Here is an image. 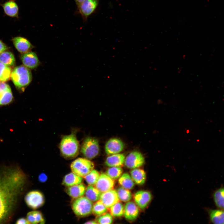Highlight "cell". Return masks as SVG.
Listing matches in <instances>:
<instances>
[{
    "instance_id": "1",
    "label": "cell",
    "mask_w": 224,
    "mask_h": 224,
    "mask_svg": "<svg viewBox=\"0 0 224 224\" xmlns=\"http://www.w3.org/2000/svg\"><path fill=\"white\" fill-rule=\"evenodd\" d=\"M26 180V175L18 167L0 169V223L10 219Z\"/></svg>"
},
{
    "instance_id": "2",
    "label": "cell",
    "mask_w": 224,
    "mask_h": 224,
    "mask_svg": "<svg viewBox=\"0 0 224 224\" xmlns=\"http://www.w3.org/2000/svg\"><path fill=\"white\" fill-rule=\"evenodd\" d=\"M77 130H72L71 134L63 136L61 141L59 148L63 156L67 159H73L79 154L80 145L76 134Z\"/></svg>"
},
{
    "instance_id": "3",
    "label": "cell",
    "mask_w": 224,
    "mask_h": 224,
    "mask_svg": "<svg viewBox=\"0 0 224 224\" xmlns=\"http://www.w3.org/2000/svg\"><path fill=\"white\" fill-rule=\"evenodd\" d=\"M11 77L15 86L19 89L27 86L32 78L30 70L22 65L15 68L12 72Z\"/></svg>"
},
{
    "instance_id": "4",
    "label": "cell",
    "mask_w": 224,
    "mask_h": 224,
    "mask_svg": "<svg viewBox=\"0 0 224 224\" xmlns=\"http://www.w3.org/2000/svg\"><path fill=\"white\" fill-rule=\"evenodd\" d=\"M93 203L85 196L74 198L71 204L72 210L75 214L80 217H84L92 212Z\"/></svg>"
},
{
    "instance_id": "5",
    "label": "cell",
    "mask_w": 224,
    "mask_h": 224,
    "mask_svg": "<svg viewBox=\"0 0 224 224\" xmlns=\"http://www.w3.org/2000/svg\"><path fill=\"white\" fill-rule=\"evenodd\" d=\"M94 167L93 162L86 158H78L71 164L70 168L72 172L84 178L92 170Z\"/></svg>"
},
{
    "instance_id": "6",
    "label": "cell",
    "mask_w": 224,
    "mask_h": 224,
    "mask_svg": "<svg viewBox=\"0 0 224 224\" xmlns=\"http://www.w3.org/2000/svg\"><path fill=\"white\" fill-rule=\"evenodd\" d=\"M99 151V142L97 139L90 137L85 138L82 144L81 152L86 158L89 160L94 158L98 155Z\"/></svg>"
},
{
    "instance_id": "7",
    "label": "cell",
    "mask_w": 224,
    "mask_h": 224,
    "mask_svg": "<svg viewBox=\"0 0 224 224\" xmlns=\"http://www.w3.org/2000/svg\"><path fill=\"white\" fill-rule=\"evenodd\" d=\"M99 3V0H85L77 5V12L82 16L84 22L95 10Z\"/></svg>"
},
{
    "instance_id": "8",
    "label": "cell",
    "mask_w": 224,
    "mask_h": 224,
    "mask_svg": "<svg viewBox=\"0 0 224 224\" xmlns=\"http://www.w3.org/2000/svg\"><path fill=\"white\" fill-rule=\"evenodd\" d=\"M25 201L29 207L35 209L42 206L44 200V195L41 192L34 190L30 191L26 194Z\"/></svg>"
},
{
    "instance_id": "9",
    "label": "cell",
    "mask_w": 224,
    "mask_h": 224,
    "mask_svg": "<svg viewBox=\"0 0 224 224\" xmlns=\"http://www.w3.org/2000/svg\"><path fill=\"white\" fill-rule=\"evenodd\" d=\"M145 161L143 155L137 151L132 152L125 158L124 164L129 169H133L142 166Z\"/></svg>"
},
{
    "instance_id": "10",
    "label": "cell",
    "mask_w": 224,
    "mask_h": 224,
    "mask_svg": "<svg viewBox=\"0 0 224 224\" xmlns=\"http://www.w3.org/2000/svg\"><path fill=\"white\" fill-rule=\"evenodd\" d=\"M124 145L120 139L113 138L110 139L105 144V151L107 155L119 153L123 150Z\"/></svg>"
},
{
    "instance_id": "11",
    "label": "cell",
    "mask_w": 224,
    "mask_h": 224,
    "mask_svg": "<svg viewBox=\"0 0 224 224\" xmlns=\"http://www.w3.org/2000/svg\"><path fill=\"white\" fill-rule=\"evenodd\" d=\"M114 184L113 179L106 174L102 173L100 175L95 187L101 193L106 192L113 189Z\"/></svg>"
},
{
    "instance_id": "12",
    "label": "cell",
    "mask_w": 224,
    "mask_h": 224,
    "mask_svg": "<svg viewBox=\"0 0 224 224\" xmlns=\"http://www.w3.org/2000/svg\"><path fill=\"white\" fill-rule=\"evenodd\" d=\"M151 193L148 191L141 190L134 194V199L136 205L141 209H145L152 199Z\"/></svg>"
},
{
    "instance_id": "13",
    "label": "cell",
    "mask_w": 224,
    "mask_h": 224,
    "mask_svg": "<svg viewBox=\"0 0 224 224\" xmlns=\"http://www.w3.org/2000/svg\"><path fill=\"white\" fill-rule=\"evenodd\" d=\"M100 200L108 208L119 201L116 191L113 189L101 193Z\"/></svg>"
},
{
    "instance_id": "14",
    "label": "cell",
    "mask_w": 224,
    "mask_h": 224,
    "mask_svg": "<svg viewBox=\"0 0 224 224\" xmlns=\"http://www.w3.org/2000/svg\"><path fill=\"white\" fill-rule=\"evenodd\" d=\"M12 99L13 95L10 86L4 82H0V105L9 104Z\"/></svg>"
},
{
    "instance_id": "15",
    "label": "cell",
    "mask_w": 224,
    "mask_h": 224,
    "mask_svg": "<svg viewBox=\"0 0 224 224\" xmlns=\"http://www.w3.org/2000/svg\"><path fill=\"white\" fill-rule=\"evenodd\" d=\"M21 59L25 66L30 68H35L40 64L36 54L33 52H29L24 53L21 55Z\"/></svg>"
},
{
    "instance_id": "16",
    "label": "cell",
    "mask_w": 224,
    "mask_h": 224,
    "mask_svg": "<svg viewBox=\"0 0 224 224\" xmlns=\"http://www.w3.org/2000/svg\"><path fill=\"white\" fill-rule=\"evenodd\" d=\"M0 5L6 15L11 17L19 18V8L14 1L8 0L3 3H0Z\"/></svg>"
},
{
    "instance_id": "17",
    "label": "cell",
    "mask_w": 224,
    "mask_h": 224,
    "mask_svg": "<svg viewBox=\"0 0 224 224\" xmlns=\"http://www.w3.org/2000/svg\"><path fill=\"white\" fill-rule=\"evenodd\" d=\"M12 41L17 50L21 53L28 52L32 47L29 40L22 37L18 36L13 37Z\"/></svg>"
},
{
    "instance_id": "18",
    "label": "cell",
    "mask_w": 224,
    "mask_h": 224,
    "mask_svg": "<svg viewBox=\"0 0 224 224\" xmlns=\"http://www.w3.org/2000/svg\"><path fill=\"white\" fill-rule=\"evenodd\" d=\"M124 215L125 218L129 221H133L138 217L139 210L137 205L133 202H127L124 208Z\"/></svg>"
},
{
    "instance_id": "19",
    "label": "cell",
    "mask_w": 224,
    "mask_h": 224,
    "mask_svg": "<svg viewBox=\"0 0 224 224\" xmlns=\"http://www.w3.org/2000/svg\"><path fill=\"white\" fill-rule=\"evenodd\" d=\"M86 188L85 185L82 183L72 186L66 187L65 191L68 195L74 199L83 196Z\"/></svg>"
},
{
    "instance_id": "20",
    "label": "cell",
    "mask_w": 224,
    "mask_h": 224,
    "mask_svg": "<svg viewBox=\"0 0 224 224\" xmlns=\"http://www.w3.org/2000/svg\"><path fill=\"white\" fill-rule=\"evenodd\" d=\"M125 156L123 154H116L110 155L106 159L105 165L109 167H120L124 163Z\"/></svg>"
},
{
    "instance_id": "21",
    "label": "cell",
    "mask_w": 224,
    "mask_h": 224,
    "mask_svg": "<svg viewBox=\"0 0 224 224\" xmlns=\"http://www.w3.org/2000/svg\"><path fill=\"white\" fill-rule=\"evenodd\" d=\"M83 180V177L72 172L65 176L62 181V184L66 187H70L81 184Z\"/></svg>"
},
{
    "instance_id": "22",
    "label": "cell",
    "mask_w": 224,
    "mask_h": 224,
    "mask_svg": "<svg viewBox=\"0 0 224 224\" xmlns=\"http://www.w3.org/2000/svg\"><path fill=\"white\" fill-rule=\"evenodd\" d=\"M131 176L134 182L139 185H142L145 182L146 175L145 171L137 168L133 169L130 171Z\"/></svg>"
},
{
    "instance_id": "23",
    "label": "cell",
    "mask_w": 224,
    "mask_h": 224,
    "mask_svg": "<svg viewBox=\"0 0 224 224\" xmlns=\"http://www.w3.org/2000/svg\"><path fill=\"white\" fill-rule=\"evenodd\" d=\"M101 193L93 185H88L86 188L85 197L92 202L100 200Z\"/></svg>"
},
{
    "instance_id": "24",
    "label": "cell",
    "mask_w": 224,
    "mask_h": 224,
    "mask_svg": "<svg viewBox=\"0 0 224 224\" xmlns=\"http://www.w3.org/2000/svg\"><path fill=\"white\" fill-rule=\"evenodd\" d=\"M118 182L122 187L128 190L133 189L135 185L131 177L127 173L121 175L119 179Z\"/></svg>"
},
{
    "instance_id": "25",
    "label": "cell",
    "mask_w": 224,
    "mask_h": 224,
    "mask_svg": "<svg viewBox=\"0 0 224 224\" xmlns=\"http://www.w3.org/2000/svg\"><path fill=\"white\" fill-rule=\"evenodd\" d=\"M29 224L44 223V221L41 213L37 211H33L28 213L26 218Z\"/></svg>"
},
{
    "instance_id": "26",
    "label": "cell",
    "mask_w": 224,
    "mask_h": 224,
    "mask_svg": "<svg viewBox=\"0 0 224 224\" xmlns=\"http://www.w3.org/2000/svg\"><path fill=\"white\" fill-rule=\"evenodd\" d=\"M209 217L211 221L216 224H224V212L221 210H210Z\"/></svg>"
},
{
    "instance_id": "27",
    "label": "cell",
    "mask_w": 224,
    "mask_h": 224,
    "mask_svg": "<svg viewBox=\"0 0 224 224\" xmlns=\"http://www.w3.org/2000/svg\"><path fill=\"white\" fill-rule=\"evenodd\" d=\"M0 62L7 66H12L15 64V59L11 52L4 51L0 54Z\"/></svg>"
},
{
    "instance_id": "28",
    "label": "cell",
    "mask_w": 224,
    "mask_h": 224,
    "mask_svg": "<svg viewBox=\"0 0 224 224\" xmlns=\"http://www.w3.org/2000/svg\"><path fill=\"white\" fill-rule=\"evenodd\" d=\"M224 189L221 188L214 193L213 198L216 206L219 208L224 209Z\"/></svg>"
},
{
    "instance_id": "29",
    "label": "cell",
    "mask_w": 224,
    "mask_h": 224,
    "mask_svg": "<svg viewBox=\"0 0 224 224\" xmlns=\"http://www.w3.org/2000/svg\"><path fill=\"white\" fill-rule=\"evenodd\" d=\"M11 73V68L0 62V82H5L8 80Z\"/></svg>"
},
{
    "instance_id": "30",
    "label": "cell",
    "mask_w": 224,
    "mask_h": 224,
    "mask_svg": "<svg viewBox=\"0 0 224 224\" xmlns=\"http://www.w3.org/2000/svg\"><path fill=\"white\" fill-rule=\"evenodd\" d=\"M116 191L118 198L120 201L126 202L131 200L132 198L131 193L128 189L121 187H119Z\"/></svg>"
},
{
    "instance_id": "31",
    "label": "cell",
    "mask_w": 224,
    "mask_h": 224,
    "mask_svg": "<svg viewBox=\"0 0 224 224\" xmlns=\"http://www.w3.org/2000/svg\"><path fill=\"white\" fill-rule=\"evenodd\" d=\"M107 210V208L99 200L93 205L92 213L96 216H99L105 213Z\"/></svg>"
},
{
    "instance_id": "32",
    "label": "cell",
    "mask_w": 224,
    "mask_h": 224,
    "mask_svg": "<svg viewBox=\"0 0 224 224\" xmlns=\"http://www.w3.org/2000/svg\"><path fill=\"white\" fill-rule=\"evenodd\" d=\"M110 208L111 214L114 217H120L124 214V207L119 201L113 205Z\"/></svg>"
},
{
    "instance_id": "33",
    "label": "cell",
    "mask_w": 224,
    "mask_h": 224,
    "mask_svg": "<svg viewBox=\"0 0 224 224\" xmlns=\"http://www.w3.org/2000/svg\"><path fill=\"white\" fill-rule=\"evenodd\" d=\"M123 172L122 169L120 167H110L106 171V174L114 180L119 178Z\"/></svg>"
},
{
    "instance_id": "34",
    "label": "cell",
    "mask_w": 224,
    "mask_h": 224,
    "mask_svg": "<svg viewBox=\"0 0 224 224\" xmlns=\"http://www.w3.org/2000/svg\"><path fill=\"white\" fill-rule=\"evenodd\" d=\"M100 175V173L98 171L93 169L84 178L89 185H94L98 179Z\"/></svg>"
},
{
    "instance_id": "35",
    "label": "cell",
    "mask_w": 224,
    "mask_h": 224,
    "mask_svg": "<svg viewBox=\"0 0 224 224\" xmlns=\"http://www.w3.org/2000/svg\"><path fill=\"white\" fill-rule=\"evenodd\" d=\"M113 220L112 215L109 213H106L97 216L96 218V221L98 223L100 224H111Z\"/></svg>"
},
{
    "instance_id": "36",
    "label": "cell",
    "mask_w": 224,
    "mask_h": 224,
    "mask_svg": "<svg viewBox=\"0 0 224 224\" xmlns=\"http://www.w3.org/2000/svg\"><path fill=\"white\" fill-rule=\"evenodd\" d=\"M48 179L47 175L44 173L40 174L39 176V181L41 182H44L46 181Z\"/></svg>"
},
{
    "instance_id": "37",
    "label": "cell",
    "mask_w": 224,
    "mask_h": 224,
    "mask_svg": "<svg viewBox=\"0 0 224 224\" xmlns=\"http://www.w3.org/2000/svg\"><path fill=\"white\" fill-rule=\"evenodd\" d=\"M6 45L0 40V54L7 49Z\"/></svg>"
},
{
    "instance_id": "38",
    "label": "cell",
    "mask_w": 224,
    "mask_h": 224,
    "mask_svg": "<svg viewBox=\"0 0 224 224\" xmlns=\"http://www.w3.org/2000/svg\"><path fill=\"white\" fill-rule=\"evenodd\" d=\"M16 224H29V222L26 219L21 218H20L16 221Z\"/></svg>"
},
{
    "instance_id": "39",
    "label": "cell",
    "mask_w": 224,
    "mask_h": 224,
    "mask_svg": "<svg viewBox=\"0 0 224 224\" xmlns=\"http://www.w3.org/2000/svg\"><path fill=\"white\" fill-rule=\"evenodd\" d=\"M85 224H97L98 223L95 220H90L87 221L85 223Z\"/></svg>"
},
{
    "instance_id": "40",
    "label": "cell",
    "mask_w": 224,
    "mask_h": 224,
    "mask_svg": "<svg viewBox=\"0 0 224 224\" xmlns=\"http://www.w3.org/2000/svg\"><path fill=\"white\" fill-rule=\"evenodd\" d=\"M77 5L82 3L85 0H74Z\"/></svg>"
},
{
    "instance_id": "41",
    "label": "cell",
    "mask_w": 224,
    "mask_h": 224,
    "mask_svg": "<svg viewBox=\"0 0 224 224\" xmlns=\"http://www.w3.org/2000/svg\"><path fill=\"white\" fill-rule=\"evenodd\" d=\"M13 0V1H15V0Z\"/></svg>"
}]
</instances>
